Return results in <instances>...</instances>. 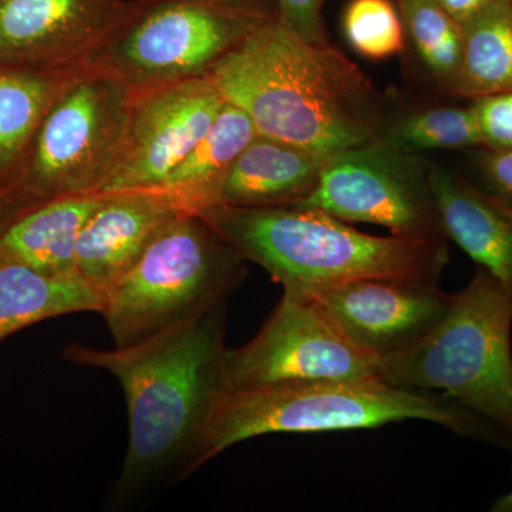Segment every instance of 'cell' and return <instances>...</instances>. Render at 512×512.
Returning a JSON list of instances; mask_svg holds the SVG:
<instances>
[{"label":"cell","mask_w":512,"mask_h":512,"mask_svg":"<svg viewBox=\"0 0 512 512\" xmlns=\"http://www.w3.org/2000/svg\"><path fill=\"white\" fill-rule=\"evenodd\" d=\"M86 66L0 59V188L10 190L37 128Z\"/></svg>","instance_id":"cell-17"},{"label":"cell","mask_w":512,"mask_h":512,"mask_svg":"<svg viewBox=\"0 0 512 512\" xmlns=\"http://www.w3.org/2000/svg\"><path fill=\"white\" fill-rule=\"evenodd\" d=\"M228 103L262 136L335 156L379 138L372 80L332 43H312L278 16L254 30L211 73Z\"/></svg>","instance_id":"cell-2"},{"label":"cell","mask_w":512,"mask_h":512,"mask_svg":"<svg viewBox=\"0 0 512 512\" xmlns=\"http://www.w3.org/2000/svg\"><path fill=\"white\" fill-rule=\"evenodd\" d=\"M103 309V296L79 275L47 274L0 262V342L42 320Z\"/></svg>","instance_id":"cell-20"},{"label":"cell","mask_w":512,"mask_h":512,"mask_svg":"<svg viewBox=\"0 0 512 512\" xmlns=\"http://www.w3.org/2000/svg\"><path fill=\"white\" fill-rule=\"evenodd\" d=\"M476 111L483 148L504 150L512 147V92L490 94L471 100Z\"/></svg>","instance_id":"cell-25"},{"label":"cell","mask_w":512,"mask_h":512,"mask_svg":"<svg viewBox=\"0 0 512 512\" xmlns=\"http://www.w3.org/2000/svg\"><path fill=\"white\" fill-rule=\"evenodd\" d=\"M245 259L200 215H180L106 296L101 315L119 348L157 335L221 302L242 281Z\"/></svg>","instance_id":"cell-7"},{"label":"cell","mask_w":512,"mask_h":512,"mask_svg":"<svg viewBox=\"0 0 512 512\" xmlns=\"http://www.w3.org/2000/svg\"><path fill=\"white\" fill-rule=\"evenodd\" d=\"M426 158L370 141L330 157L319 184L299 207L345 222L389 229L394 237L448 241Z\"/></svg>","instance_id":"cell-9"},{"label":"cell","mask_w":512,"mask_h":512,"mask_svg":"<svg viewBox=\"0 0 512 512\" xmlns=\"http://www.w3.org/2000/svg\"><path fill=\"white\" fill-rule=\"evenodd\" d=\"M258 134L251 117L225 100L207 134L153 191L192 214L214 205L229 167Z\"/></svg>","instance_id":"cell-19"},{"label":"cell","mask_w":512,"mask_h":512,"mask_svg":"<svg viewBox=\"0 0 512 512\" xmlns=\"http://www.w3.org/2000/svg\"><path fill=\"white\" fill-rule=\"evenodd\" d=\"M224 103L210 77L133 90L119 153L96 194L163 184L207 134Z\"/></svg>","instance_id":"cell-11"},{"label":"cell","mask_w":512,"mask_h":512,"mask_svg":"<svg viewBox=\"0 0 512 512\" xmlns=\"http://www.w3.org/2000/svg\"><path fill=\"white\" fill-rule=\"evenodd\" d=\"M379 140L396 150L417 154L434 150L483 148L480 124L473 106H440L414 111L392 126L383 127Z\"/></svg>","instance_id":"cell-23"},{"label":"cell","mask_w":512,"mask_h":512,"mask_svg":"<svg viewBox=\"0 0 512 512\" xmlns=\"http://www.w3.org/2000/svg\"><path fill=\"white\" fill-rule=\"evenodd\" d=\"M10 211H12V205H10L9 191L0 188V224L8 218Z\"/></svg>","instance_id":"cell-29"},{"label":"cell","mask_w":512,"mask_h":512,"mask_svg":"<svg viewBox=\"0 0 512 512\" xmlns=\"http://www.w3.org/2000/svg\"><path fill=\"white\" fill-rule=\"evenodd\" d=\"M101 195L103 200L80 232L74 266L106 302L165 225L187 212L153 190Z\"/></svg>","instance_id":"cell-13"},{"label":"cell","mask_w":512,"mask_h":512,"mask_svg":"<svg viewBox=\"0 0 512 512\" xmlns=\"http://www.w3.org/2000/svg\"><path fill=\"white\" fill-rule=\"evenodd\" d=\"M330 157L258 134L229 167L214 205L298 204L315 190Z\"/></svg>","instance_id":"cell-16"},{"label":"cell","mask_w":512,"mask_h":512,"mask_svg":"<svg viewBox=\"0 0 512 512\" xmlns=\"http://www.w3.org/2000/svg\"><path fill=\"white\" fill-rule=\"evenodd\" d=\"M305 293L329 312L353 342L380 360L399 355L429 335L453 298L437 282L396 279H362Z\"/></svg>","instance_id":"cell-12"},{"label":"cell","mask_w":512,"mask_h":512,"mask_svg":"<svg viewBox=\"0 0 512 512\" xmlns=\"http://www.w3.org/2000/svg\"><path fill=\"white\" fill-rule=\"evenodd\" d=\"M101 200V194L67 195L12 212L0 224V262L77 275V241Z\"/></svg>","instance_id":"cell-18"},{"label":"cell","mask_w":512,"mask_h":512,"mask_svg":"<svg viewBox=\"0 0 512 512\" xmlns=\"http://www.w3.org/2000/svg\"><path fill=\"white\" fill-rule=\"evenodd\" d=\"M512 301L478 266L470 284L429 335L380 360L377 379L402 389L441 392L512 439Z\"/></svg>","instance_id":"cell-5"},{"label":"cell","mask_w":512,"mask_h":512,"mask_svg":"<svg viewBox=\"0 0 512 512\" xmlns=\"http://www.w3.org/2000/svg\"><path fill=\"white\" fill-rule=\"evenodd\" d=\"M448 15L453 16L460 25L483 12L495 0H437Z\"/></svg>","instance_id":"cell-28"},{"label":"cell","mask_w":512,"mask_h":512,"mask_svg":"<svg viewBox=\"0 0 512 512\" xmlns=\"http://www.w3.org/2000/svg\"><path fill=\"white\" fill-rule=\"evenodd\" d=\"M404 420L431 421L471 439L504 434L444 394L390 386L377 377L275 384L222 394L198 468L234 444L265 434L375 429Z\"/></svg>","instance_id":"cell-4"},{"label":"cell","mask_w":512,"mask_h":512,"mask_svg":"<svg viewBox=\"0 0 512 512\" xmlns=\"http://www.w3.org/2000/svg\"><path fill=\"white\" fill-rule=\"evenodd\" d=\"M461 28L463 57L451 96L512 92V0H495Z\"/></svg>","instance_id":"cell-21"},{"label":"cell","mask_w":512,"mask_h":512,"mask_svg":"<svg viewBox=\"0 0 512 512\" xmlns=\"http://www.w3.org/2000/svg\"><path fill=\"white\" fill-rule=\"evenodd\" d=\"M126 0H0V59L82 63Z\"/></svg>","instance_id":"cell-14"},{"label":"cell","mask_w":512,"mask_h":512,"mask_svg":"<svg viewBox=\"0 0 512 512\" xmlns=\"http://www.w3.org/2000/svg\"><path fill=\"white\" fill-rule=\"evenodd\" d=\"M430 184L447 238L490 272L512 301V208L440 165H430Z\"/></svg>","instance_id":"cell-15"},{"label":"cell","mask_w":512,"mask_h":512,"mask_svg":"<svg viewBox=\"0 0 512 512\" xmlns=\"http://www.w3.org/2000/svg\"><path fill=\"white\" fill-rule=\"evenodd\" d=\"M133 90L84 69L37 128L10 187L12 212L67 195L96 194L119 153Z\"/></svg>","instance_id":"cell-8"},{"label":"cell","mask_w":512,"mask_h":512,"mask_svg":"<svg viewBox=\"0 0 512 512\" xmlns=\"http://www.w3.org/2000/svg\"><path fill=\"white\" fill-rule=\"evenodd\" d=\"M477 187L512 208V147L504 150L481 148L477 154Z\"/></svg>","instance_id":"cell-26"},{"label":"cell","mask_w":512,"mask_h":512,"mask_svg":"<svg viewBox=\"0 0 512 512\" xmlns=\"http://www.w3.org/2000/svg\"><path fill=\"white\" fill-rule=\"evenodd\" d=\"M404 36L421 69L450 94L463 57V28L437 0H396Z\"/></svg>","instance_id":"cell-22"},{"label":"cell","mask_w":512,"mask_h":512,"mask_svg":"<svg viewBox=\"0 0 512 512\" xmlns=\"http://www.w3.org/2000/svg\"><path fill=\"white\" fill-rule=\"evenodd\" d=\"M491 511L493 512H512V490L510 493L503 495V497L498 498L495 501L493 507H491Z\"/></svg>","instance_id":"cell-30"},{"label":"cell","mask_w":512,"mask_h":512,"mask_svg":"<svg viewBox=\"0 0 512 512\" xmlns=\"http://www.w3.org/2000/svg\"><path fill=\"white\" fill-rule=\"evenodd\" d=\"M380 359L343 332L315 298L285 289L254 339L225 352L228 390L377 377Z\"/></svg>","instance_id":"cell-10"},{"label":"cell","mask_w":512,"mask_h":512,"mask_svg":"<svg viewBox=\"0 0 512 512\" xmlns=\"http://www.w3.org/2000/svg\"><path fill=\"white\" fill-rule=\"evenodd\" d=\"M323 0H276L282 23L312 43H329L322 19Z\"/></svg>","instance_id":"cell-27"},{"label":"cell","mask_w":512,"mask_h":512,"mask_svg":"<svg viewBox=\"0 0 512 512\" xmlns=\"http://www.w3.org/2000/svg\"><path fill=\"white\" fill-rule=\"evenodd\" d=\"M275 16L276 0H126L83 66L131 90L204 79Z\"/></svg>","instance_id":"cell-6"},{"label":"cell","mask_w":512,"mask_h":512,"mask_svg":"<svg viewBox=\"0 0 512 512\" xmlns=\"http://www.w3.org/2000/svg\"><path fill=\"white\" fill-rule=\"evenodd\" d=\"M197 215L292 291L362 279L439 282L448 264V241L376 237L316 208L217 204Z\"/></svg>","instance_id":"cell-3"},{"label":"cell","mask_w":512,"mask_h":512,"mask_svg":"<svg viewBox=\"0 0 512 512\" xmlns=\"http://www.w3.org/2000/svg\"><path fill=\"white\" fill-rule=\"evenodd\" d=\"M227 303L124 348H64L69 362L116 376L126 394L130 440L117 481L120 498L167 474L184 478L198 470L212 413L228 390Z\"/></svg>","instance_id":"cell-1"},{"label":"cell","mask_w":512,"mask_h":512,"mask_svg":"<svg viewBox=\"0 0 512 512\" xmlns=\"http://www.w3.org/2000/svg\"><path fill=\"white\" fill-rule=\"evenodd\" d=\"M342 25L349 45L370 60L399 55L406 45L402 18L393 0H350Z\"/></svg>","instance_id":"cell-24"}]
</instances>
